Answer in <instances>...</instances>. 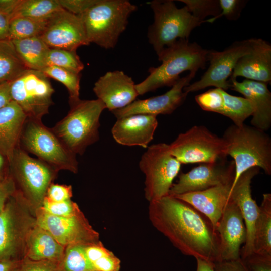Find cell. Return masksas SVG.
<instances>
[{
  "mask_svg": "<svg viewBox=\"0 0 271 271\" xmlns=\"http://www.w3.org/2000/svg\"><path fill=\"white\" fill-rule=\"evenodd\" d=\"M19 147L37 156L59 171H78L76 155L68 150L42 120L27 118L19 141Z\"/></svg>",
  "mask_w": 271,
  "mask_h": 271,
  "instance_id": "9c48e42d",
  "label": "cell"
},
{
  "mask_svg": "<svg viewBox=\"0 0 271 271\" xmlns=\"http://www.w3.org/2000/svg\"><path fill=\"white\" fill-rule=\"evenodd\" d=\"M235 165L226 159L212 163H202L187 173L179 175L169 192L171 196L201 191L219 185L233 182Z\"/></svg>",
  "mask_w": 271,
  "mask_h": 271,
  "instance_id": "9a60e30c",
  "label": "cell"
},
{
  "mask_svg": "<svg viewBox=\"0 0 271 271\" xmlns=\"http://www.w3.org/2000/svg\"><path fill=\"white\" fill-rule=\"evenodd\" d=\"M70 107L68 114L51 128L68 150L82 155L99 139L100 117L106 107L98 99H80Z\"/></svg>",
  "mask_w": 271,
  "mask_h": 271,
  "instance_id": "277c9868",
  "label": "cell"
},
{
  "mask_svg": "<svg viewBox=\"0 0 271 271\" xmlns=\"http://www.w3.org/2000/svg\"><path fill=\"white\" fill-rule=\"evenodd\" d=\"M21 0H0V12L11 20Z\"/></svg>",
  "mask_w": 271,
  "mask_h": 271,
  "instance_id": "c3c4849f",
  "label": "cell"
},
{
  "mask_svg": "<svg viewBox=\"0 0 271 271\" xmlns=\"http://www.w3.org/2000/svg\"><path fill=\"white\" fill-rule=\"evenodd\" d=\"M40 37L50 48L76 51L90 44L81 18L63 9L48 19Z\"/></svg>",
  "mask_w": 271,
  "mask_h": 271,
  "instance_id": "2e32d148",
  "label": "cell"
},
{
  "mask_svg": "<svg viewBox=\"0 0 271 271\" xmlns=\"http://www.w3.org/2000/svg\"><path fill=\"white\" fill-rule=\"evenodd\" d=\"M11 100L10 83L0 84V109Z\"/></svg>",
  "mask_w": 271,
  "mask_h": 271,
  "instance_id": "f907efd6",
  "label": "cell"
},
{
  "mask_svg": "<svg viewBox=\"0 0 271 271\" xmlns=\"http://www.w3.org/2000/svg\"><path fill=\"white\" fill-rule=\"evenodd\" d=\"M139 165L145 175V197L149 202L169 195L181 166L171 154L169 144L163 143L148 146Z\"/></svg>",
  "mask_w": 271,
  "mask_h": 271,
  "instance_id": "30bf717a",
  "label": "cell"
},
{
  "mask_svg": "<svg viewBox=\"0 0 271 271\" xmlns=\"http://www.w3.org/2000/svg\"><path fill=\"white\" fill-rule=\"evenodd\" d=\"M41 71L47 77L56 80L66 87L69 93L70 106L75 104L80 100V74L54 66H47Z\"/></svg>",
  "mask_w": 271,
  "mask_h": 271,
  "instance_id": "d6a6232c",
  "label": "cell"
},
{
  "mask_svg": "<svg viewBox=\"0 0 271 271\" xmlns=\"http://www.w3.org/2000/svg\"><path fill=\"white\" fill-rule=\"evenodd\" d=\"M15 191L14 183L10 176L4 180H0V212L3 210L9 198Z\"/></svg>",
  "mask_w": 271,
  "mask_h": 271,
  "instance_id": "bcb514c9",
  "label": "cell"
},
{
  "mask_svg": "<svg viewBox=\"0 0 271 271\" xmlns=\"http://www.w3.org/2000/svg\"><path fill=\"white\" fill-rule=\"evenodd\" d=\"M196 271H216L214 262L201 258H196Z\"/></svg>",
  "mask_w": 271,
  "mask_h": 271,
  "instance_id": "db71d44e",
  "label": "cell"
},
{
  "mask_svg": "<svg viewBox=\"0 0 271 271\" xmlns=\"http://www.w3.org/2000/svg\"><path fill=\"white\" fill-rule=\"evenodd\" d=\"M85 246L72 245L66 247L64 256L60 262L61 271L94 270L86 256Z\"/></svg>",
  "mask_w": 271,
  "mask_h": 271,
  "instance_id": "e575fe53",
  "label": "cell"
},
{
  "mask_svg": "<svg viewBox=\"0 0 271 271\" xmlns=\"http://www.w3.org/2000/svg\"><path fill=\"white\" fill-rule=\"evenodd\" d=\"M214 263L216 271H249L240 258L236 260L221 261Z\"/></svg>",
  "mask_w": 271,
  "mask_h": 271,
  "instance_id": "7dc6e473",
  "label": "cell"
},
{
  "mask_svg": "<svg viewBox=\"0 0 271 271\" xmlns=\"http://www.w3.org/2000/svg\"><path fill=\"white\" fill-rule=\"evenodd\" d=\"M227 146V156L233 159L235 177L232 186L240 176L253 167L271 175V138L265 131L245 124H233L222 137Z\"/></svg>",
  "mask_w": 271,
  "mask_h": 271,
  "instance_id": "3957f363",
  "label": "cell"
},
{
  "mask_svg": "<svg viewBox=\"0 0 271 271\" xmlns=\"http://www.w3.org/2000/svg\"><path fill=\"white\" fill-rule=\"evenodd\" d=\"M91 271H96V270H91Z\"/></svg>",
  "mask_w": 271,
  "mask_h": 271,
  "instance_id": "11a10c76",
  "label": "cell"
},
{
  "mask_svg": "<svg viewBox=\"0 0 271 271\" xmlns=\"http://www.w3.org/2000/svg\"><path fill=\"white\" fill-rule=\"evenodd\" d=\"M62 8L79 16L95 4L97 0H57Z\"/></svg>",
  "mask_w": 271,
  "mask_h": 271,
  "instance_id": "7bdbcfd3",
  "label": "cell"
},
{
  "mask_svg": "<svg viewBox=\"0 0 271 271\" xmlns=\"http://www.w3.org/2000/svg\"><path fill=\"white\" fill-rule=\"evenodd\" d=\"M21 260H0V271H17L21 264Z\"/></svg>",
  "mask_w": 271,
  "mask_h": 271,
  "instance_id": "816d5d0a",
  "label": "cell"
},
{
  "mask_svg": "<svg viewBox=\"0 0 271 271\" xmlns=\"http://www.w3.org/2000/svg\"><path fill=\"white\" fill-rule=\"evenodd\" d=\"M137 6L127 0H97L79 16L87 39L105 49L115 47Z\"/></svg>",
  "mask_w": 271,
  "mask_h": 271,
  "instance_id": "5b68a950",
  "label": "cell"
},
{
  "mask_svg": "<svg viewBox=\"0 0 271 271\" xmlns=\"http://www.w3.org/2000/svg\"><path fill=\"white\" fill-rule=\"evenodd\" d=\"M196 72H190L180 78L165 93L143 100H137L124 108L111 112L117 119L134 114H143L157 116L173 113L185 100L188 94L183 91L189 85Z\"/></svg>",
  "mask_w": 271,
  "mask_h": 271,
  "instance_id": "e0dca14e",
  "label": "cell"
},
{
  "mask_svg": "<svg viewBox=\"0 0 271 271\" xmlns=\"http://www.w3.org/2000/svg\"><path fill=\"white\" fill-rule=\"evenodd\" d=\"M158 124L157 116L134 114L117 119L111 133L119 144L147 148L153 139Z\"/></svg>",
  "mask_w": 271,
  "mask_h": 271,
  "instance_id": "7402d4cb",
  "label": "cell"
},
{
  "mask_svg": "<svg viewBox=\"0 0 271 271\" xmlns=\"http://www.w3.org/2000/svg\"><path fill=\"white\" fill-rule=\"evenodd\" d=\"M93 90L111 112L128 105L139 95L132 78L120 70L108 71L101 76Z\"/></svg>",
  "mask_w": 271,
  "mask_h": 271,
  "instance_id": "ffe728a7",
  "label": "cell"
},
{
  "mask_svg": "<svg viewBox=\"0 0 271 271\" xmlns=\"http://www.w3.org/2000/svg\"><path fill=\"white\" fill-rule=\"evenodd\" d=\"M209 50L196 42L180 39L165 48L158 56L160 65L150 67L149 75L142 82L136 84L139 95L165 86H172L186 71H197L205 67Z\"/></svg>",
  "mask_w": 271,
  "mask_h": 271,
  "instance_id": "7a4b0ae2",
  "label": "cell"
},
{
  "mask_svg": "<svg viewBox=\"0 0 271 271\" xmlns=\"http://www.w3.org/2000/svg\"><path fill=\"white\" fill-rule=\"evenodd\" d=\"M17 271H61L60 262L49 260H22Z\"/></svg>",
  "mask_w": 271,
  "mask_h": 271,
  "instance_id": "ab89813d",
  "label": "cell"
},
{
  "mask_svg": "<svg viewBox=\"0 0 271 271\" xmlns=\"http://www.w3.org/2000/svg\"><path fill=\"white\" fill-rule=\"evenodd\" d=\"M269 83L271 81V45L261 38H252L250 51L236 63L229 81L238 77Z\"/></svg>",
  "mask_w": 271,
  "mask_h": 271,
  "instance_id": "44dd1931",
  "label": "cell"
},
{
  "mask_svg": "<svg viewBox=\"0 0 271 271\" xmlns=\"http://www.w3.org/2000/svg\"><path fill=\"white\" fill-rule=\"evenodd\" d=\"M222 93L223 108L221 115L230 118L236 126L244 124L245 120L254 112L252 101L245 97L232 95L223 89Z\"/></svg>",
  "mask_w": 271,
  "mask_h": 271,
  "instance_id": "f546056e",
  "label": "cell"
},
{
  "mask_svg": "<svg viewBox=\"0 0 271 271\" xmlns=\"http://www.w3.org/2000/svg\"><path fill=\"white\" fill-rule=\"evenodd\" d=\"M185 4L189 11L196 18L204 23L205 18L209 16L213 17L221 13L218 0H180Z\"/></svg>",
  "mask_w": 271,
  "mask_h": 271,
  "instance_id": "d590c367",
  "label": "cell"
},
{
  "mask_svg": "<svg viewBox=\"0 0 271 271\" xmlns=\"http://www.w3.org/2000/svg\"><path fill=\"white\" fill-rule=\"evenodd\" d=\"M252 40L251 38L235 42L221 51L209 50V67L199 80L185 87L183 91L188 94L210 86L225 91L230 89L231 85L228 78L238 60L250 52Z\"/></svg>",
  "mask_w": 271,
  "mask_h": 271,
  "instance_id": "4fadbf2b",
  "label": "cell"
},
{
  "mask_svg": "<svg viewBox=\"0 0 271 271\" xmlns=\"http://www.w3.org/2000/svg\"><path fill=\"white\" fill-rule=\"evenodd\" d=\"M152 225L182 253L214 263L220 261V242L210 221L189 203L171 195L149 202Z\"/></svg>",
  "mask_w": 271,
  "mask_h": 271,
  "instance_id": "6da1fadb",
  "label": "cell"
},
{
  "mask_svg": "<svg viewBox=\"0 0 271 271\" xmlns=\"http://www.w3.org/2000/svg\"><path fill=\"white\" fill-rule=\"evenodd\" d=\"M63 8L57 0H21L12 18L46 19Z\"/></svg>",
  "mask_w": 271,
  "mask_h": 271,
  "instance_id": "4dcf8cb0",
  "label": "cell"
},
{
  "mask_svg": "<svg viewBox=\"0 0 271 271\" xmlns=\"http://www.w3.org/2000/svg\"><path fill=\"white\" fill-rule=\"evenodd\" d=\"M149 4L154 22L149 28L148 38L157 55L178 40L188 39L193 30L203 23L185 6L178 8L173 1L155 0Z\"/></svg>",
  "mask_w": 271,
  "mask_h": 271,
  "instance_id": "ba28073f",
  "label": "cell"
},
{
  "mask_svg": "<svg viewBox=\"0 0 271 271\" xmlns=\"http://www.w3.org/2000/svg\"><path fill=\"white\" fill-rule=\"evenodd\" d=\"M10 91L11 100L20 107L27 118L42 120L53 104L54 90L41 71L26 70L10 83Z\"/></svg>",
  "mask_w": 271,
  "mask_h": 271,
  "instance_id": "7c38bea8",
  "label": "cell"
},
{
  "mask_svg": "<svg viewBox=\"0 0 271 271\" xmlns=\"http://www.w3.org/2000/svg\"><path fill=\"white\" fill-rule=\"evenodd\" d=\"M46 66H54L80 74L84 66L76 51L50 48L46 58Z\"/></svg>",
  "mask_w": 271,
  "mask_h": 271,
  "instance_id": "836d02e7",
  "label": "cell"
},
{
  "mask_svg": "<svg viewBox=\"0 0 271 271\" xmlns=\"http://www.w3.org/2000/svg\"><path fill=\"white\" fill-rule=\"evenodd\" d=\"M18 55L28 69L42 71L50 48L40 37L11 40Z\"/></svg>",
  "mask_w": 271,
  "mask_h": 271,
  "instance_id": "4316f807",
  "label": "cell"
},
{
  "mask_svg": "<svg viewBox=\"0 0 271 271\" xmlns=\"http://www.w3.org/2000/svg\"><path fill=\"white\" fill-rule=\"evenodd\" d=\"M259 171L258 167H253L243 172L232 186L230 192L231 199L240 210L247 231L246 240L241 249V259L253 253L254 232L259 208L252 197L251 183Z\"/></svg>",
  "mask_w": 271,
  "mask_h": 271,
  "instance_id": "d6986e66",
  "label": "cell"
},
{
  "mask_svg": "<svg viewBox=\"0 0 271 271\" xmlns=\"http://www.w3.org/2000/svg\"><path fill=\"white\" fill-rule=\"evenodd\" d=\"M255 223L253 252L271 254V194L265 193L260 206Z\"/></svg>",
  "mask_w": 271,
  "mask_h": 271,
  "instance_id": "83f0119b",
  "label": "cell"
},
{
  "mask_svg": "<svg viewBox=\"0 0 271 271\" xmlns=\"http://www.w3.org/2000/svg\"><path fill=\"white\" fill-rule=\"evenodd\" d=\"M92 266L96 271H120V260L112 253L94 261Z\"/></svg>",
  "mask_w": 271,
  "mask_h": 271,
  "instance_id": "ee69618b",
  "label": "cell"
},
{
  "mask_svg": "<svg viewBox=\"0 0 271 271\" xmlns=\"http://www.w3.org/2000/svg\"><path fill=\"white\" fill-rule=\"evenodd\" d=\"M37 224L35 211L15 191L0 212V260L24 259L27 238Z\"/></svg>",
  "mask_w": 271,
  "mask_h": 271,
  "instance_id": "8992f818",
  "label": "cell"
},
{
  "mask_svg": "<svg viewBox=\"0 0 271 271\" xmlns=\"http://www.w3.org/2000/svg\"><path fill=\"white\" fill-rule=\"evenodd\" d=\"M10 18L0 12V40L9 39Z\"/></svg>",
  "mask_w": 271,
  "mask_h": 271,
  "instance_id": "681fc988",
  "label": "cell"
},
{
  "mask_svg": "<svg viewBox=\"0 0 271 271\" xmlns=\"http://www.w3.org/2000/svg\"><path fill=\"white\" fill-rule=\"evenodd\" d=\"M48 19H36L23 17L12 19L10 23L9 39L40 37L46 28Z\"/></svg>",
  "mask_w": 271,
  "mask_h": 271,
  "instance_id": "1f68e13d",
  "label": "cell"
},
{
  "mask_svg": "<svg viewBox=\"0 0 271 271\" xmlns=\"http://www.w3.org/2000/svg\"><path fill=\"white\" fill-rule=\"evenodd\" d=\"M73 196L71 185L52 183L49 186L46 197L54 202H63L71 199Z\"/></svg>",
  "mask_w": 271,
  "mask_h": 271,
  "instance_id": "b9f144b4",
  "label": "cell"
},
{
  "mask_svg": "<svg viewBox=\"0 0 271 271\" xmlns=\"http://www.w3.org/2000/svg\"><path fill=\"white\" fill-rule=\"evenodd\" d=\"M215 230L220 242V261L240 258L241 246L246 242L247 231L240 210L231 199L225 207Z\"/></svg>",
  "mask_w": 271,
  "mask_h": 271,
  "instance_id": "ac0fdd59",
  "label": "cell"
},
{
  "mask_svg": "<svg viewBox=\"0 0 271 271\" xmlns=\"http://www.w3.org/2000/svg\"><path fill=\"white\" fill-rule=\"evenodd\" d=\"M47 213L57 217H70L81 211L76 203L71 199L63 202H54L44 198L40 207Z\"/></svg>",
  "mask_w": 271,
  "mask_h": 271,
  "instance_id": "74e56055",
  "label": "cell"
},
{
  "mask_svg": "<svg viewBox=\"0 0 271 271\" xmlns=\"http://www.w3.org/2000/svg\"><path fill=\"white\" fill-rule=\"evenodd\" d=\"M85 251L88 259L92 265V263L101 257L112 253L104 246L101 241L96 244L85 246Z\"/></svg>",
  "mask_w": 271,
  "mask_h": 271,
  "instance_id": "f6af8a7d",
  "label": "cell"
},
{
  "mask_svg": "<svg viewBox=\"0 0 271 271\" xmlns=\"http://www.w3.org/2000/svg\"><path fill=\"white\" fill-rule=\"evenodd\" d=\"M65 248L49 232L37 224L27 238L25 258L61 262Z\"/></svg>",
  "mask_w": 271,
  "mask_h": 271,
  "instance_id": "484cf974",
  "label": "cell"
},
{
  "mask_svg": "<svg viewBox=\"0 0 271 271\" xmlns=\"http://www.w3.org/2000/svg\"><path fill=\"white\" fill-rule=\"evenodd\" d=\"M197 103L204 111L222 114L223 108V97L222 89L215 88L195 96Z\"/></svg>",
  "mask_w": 271,
  "mask_h": 271,
  "instance_id": "8d00e7d4",
  "label": "cell"
},
{
  "mask_svg": "<svg viewBox=\"0 0 271 271\" xmlns=\"http://www.w3.org/2000/svg\"><path fill=\"white\" fill-rule=\"evenodd\" d=\"M9 176V162L8 159L0 153V180Z\"/></svg>",
  "mask_w": 271,
  "mask_h": 271,
  "instance_id": "f5cc1de1",
  "label": "cell"
},
{
  "mask_svg": "<svg viewBox=\"0 0 271 271\" xmlns=\"http://www.w3.org/2000/svg\"><path fill=\"white\" fill-rule=\"evenodd\" d=\"M245 3V1L219 0L221 13L216 17L205 20L204 23H213L222 16L229 20H236L240 17Z\"/></svg>",
  "mask_w": 271,
  "mask_h": 271,
  "instance_id": "f35d334b",
  "label": "cell"
},
{
  "mask_svg": "<svg viewBox=\"0 0 271 271\" xmlns=\"http://www.w3.org/2000/svg\"><path fill=\"white\" fill-rule=\"evenodd\" d=\"M241 259L249 271H271V254L253 252Z\"/></svg>",
  "mask_w": 271,
  "mask_h": 271,
  "instance_id": "60d3db41",
  "label": "cell"
},
{
  "mask_svg": "<svg viewBox=\"0 0 271 271\" xmlns=\"http://www.w3.org/2000/svg\"><path fill=\"white\" fill-rule=\"evenodd\" d=\"M27 69L12 41L0 40V84L11 82Z\"/></svg>",
  "mask_w": 271,
  "mask_h": 271,
  "instance_id": "f1b7e54d",
  "label": "cell"
},
{
  "mask_svg": "<svg viewBox=\"0 0 271 271\" xmlns=\"http://www.w3.org/2000/svg\"><path fill=\"white\" fill-rule=\"evenodd\" d=\"M169 147L171 154L181 164L212 163L227 156L224 139L203 125H194L180 133Z\"/></svg>",
  "mask_w": 271,
  "mask_h": 271,
  "instance_id": "8fae6325",
  "label": "cell"
},
{
  "mask_svg": "<svg viewBox=\"0 0 271 271\" xmlns=\"http://www.w3.org/2000/svg\"><path fill=\"white\" fill-rule=\"evenodd\" d=\"M233 182L219 185L205 190L174 196L191 205L204 215L215 229L223 212L230 201Z\"/></svg>",
  "mask_w": 271,
  "mask_h": 271,
  "instance_id": "603a6c76",
  "label": "cell"
},
{
  "mask_svg": "<svg viewBox=\"0 0 271 271\" xmlns=\"http://www.w3.org/2000/svg\"><path fill=\"white\" fill-rule=\"evenodd\" d=\"M9 176L17 192L35 211L42 206L47 190L59 171L29 156L18 146L9 160Z\"/></svg>",
  "mask_w": 271,
  "mask_h": 271,
  "instance_id": "52a82bcc",
  "label": "cell"
},
{
  "mask_svg": "<svg viewBox=\"0 0 271 271\" xmlns=\"http://www.w3.org/2000/svg\"><path fill=\"white\" fill-rule=\"evenodd\" d=\"M26 119L20 107L12 100L0 109V153L9 161L19 146Z\"/></svg>",
  "mask_w": 271,
  "mask_h": 271,
  "instance_id": "d4e9b609",
  "label": "cell"
},
{
  "mask_svg": "<svg viewBox=\"0 0 271 271\" xmlns=\"http://www.w3.org/2000/svg\"><path fill=\"white\" fill-rule=\"evenodd\" d=\"M37 224L49 232L61 245L87 246L98 243L99 234L81 211L70 217H57L41 208L36 211Z\"/></svg>",
  "mask_w": 271,
  "mask_h": 271,
  "instance_id": "5bb4252c",
  "label": "cell"
},
{
  "mask_svg": "<svg viewBox=\"0 0 271 271\" xmlns=\"http://www.w3.org/2000/svg\"><path fill=\"white\" fill-rule=\"evenodd\" d=\"M230 89L242 94L253 102L255 110L251 120L252 126L264 131L271 126V93L267 83L245 79L229 81Z\"/></svg>",
  "mask_w": 271,
  "mask_h": 271,
  "instance_id": "cb8c5ba5",
  "label": "cell"
}]
</instances>
